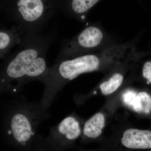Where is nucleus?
Instances as JSON below:
<instances>
[{"mask_svg": "<svg viewBox=\"0 0 151 151\" xmlns=\"http://www.w3.org/2000/svg\"><path fill=\"white\" fill-rule=\"evenodd\" d=\"M122 142L128 148L151 149V132L130 129L124 132Z\"/></svg>", "mask_w": 151, "mask_h": 151, "instance_id": "7ed1b4c3", "label": "nucleus"}, {"mask_svg": "<svg viewBox=\"0 0 151 151\" xmlns=\"http://www.w3.org/2000/svg\"><path fill=\"white\" fill-rule=\"evenodd\" d=\"M143 76L151 83V62H146L143 66L142 70Z\"/></svg>", "mask_w": 151, "mask_h": 151, "instance_id": "f8f14e48", "label": "nucleus"}, {"mask_svg": "<svg viewBox=\"0 0 151 151\" xmlns=\"http://www.w3.org/2000/svg\"><path fill=\"white\" fill-rule=\"evenodd\" d=\"M105 118L102 113L95 114L85 123L83 130L84 134L91 138L99 137L105 126Z\"/></svg>", "mask_w": 151, "mask_h": 151, "instance_id": "0eeeda50", "label": "nucleus"}, {"mask_svg": "<svg viewBox=\"0 0 151 151\" xmlns=\"http://www.w3.org/2000/svg\"><path fill=\"white\" fill-rule=\"evenodd\" d=\"M103 37V32L99 28L89 27L78 35L77 42L80 46L84 48H93L100 44Z\"/></svg>", "mask_w": 151, "mask_h": 151, "instance_id": "39448f33", "label": "nucleus"}, {"mask_svg": "<svg viewBox=\"0 0 151 151\" xmlns=\"http://www.w3.org/2000/svg\"><path fill=\"white\" fill-rule=\"evenodd\" d=\"M55 133L64 136L68 139L74 140L81 134V129L78 121L74 117L68 116L58 124Z\"/></svg>", "mask_w": 151, "mask_h": 151, "instance_id": "423d86ee", "label": "nucleus"}, {"mask_svg": "<svg viewBox=\"0 0 151 151\" xmlns=\"http://www.w3.org/2000/svg\"><path fill=\"white\" fill-rule=\"evenodd\" d=\"M98 2L97 0H74L71 3V6L76 13H84Z\"/></svg>", "mask_w": 151, "mask_h": 151, "instance_id": "9b49d317", "label": "nucleus"}, {"mask_svg": "<svg viewBox=\"0 0 151 151\" xmlns=\"http://www.w3.org/2000/svg\"><path fill=\"white\" fill-rule=\"evenodd\" d=\"M14 36L10 31L0 30V54L11 48L15 42Z\"/></svg>", "mask_w": 151, "mask_h": 151, "instance_id": "9d476101", "label": "nucleus"}, {"mask_svg": "<svg viewBox=\"0 0 151 151\" xmlns=\"http://www.w3.org/2000/svg\"><path fill=\"white\" fill-rule=\"evenodd\" d=\"M11 129L15 139L25 145L33 137L35 127L32 118L25 111L15 114L11 122Z\"/></svg>", "mask_w": 151, "mask_h": 151, "instance_id": "f03ea898", "label": "nucleus"}, {"mask_svg": "<svg viewBox=\"0 0 151 151\" xmlns=\"http://www.w3.org/2000/svg\"><path fill=\"white\" fill-rule=\"evenodd\" d=\"M99 58L94 55H86L64 60L53 66L44 78L45 89L43 104H50L60 88L62 81L71 80L82 73L92 72L99 67Z\"/></svg>", "mask_w": 151, "mask_h": 151, "instance_id": "f257e3e1", "label": "nucleus"}, {"mask_svg": "<svg viewBox=\"0 0 151 151\" xmlns=\"http://www.w3.org/2000/svg\"><path fill=\"white\" fill-rule=\"evenodd\" d=\"M19 12L24 21L35 22L43 15L45 6L40 0H20L17 3Z\"/></svg>", "mask_w": 151, "mask_h": 151, "instance_id": "20e7f679", "label": "nucleus"}, {"mask_svg": "<svg viewBox=\"0 0 151 151\" xmlns=\"http://www.w3.org/2000/svg\"><path fill=\"white\" fill-rule=\"evenodd\" d=\"M130 108L138 113H150L151 111V96L146 92H139L134 98Z\"/></svg>", "mask_w": 151, "mask_h": 151, "instance_id": "6e6552de", "label": "nucleus"}, {"mask_svg": "<svg viewBox=\"0 0 151 151\" xmlns=\"http://www.w3.org/2000/svg\"><path fill=\"white\" fill-rule=\"evenodd\" d=\"M124 80V76L120 73H115L108 81L103 82L100 88L104 95H109L116 91L121 86Z\"/></svg>", "mask_w": 151, "mask_h": 151, "instance_id": "1a4fd4ad", "label": "nucleus"}]
</instances>
